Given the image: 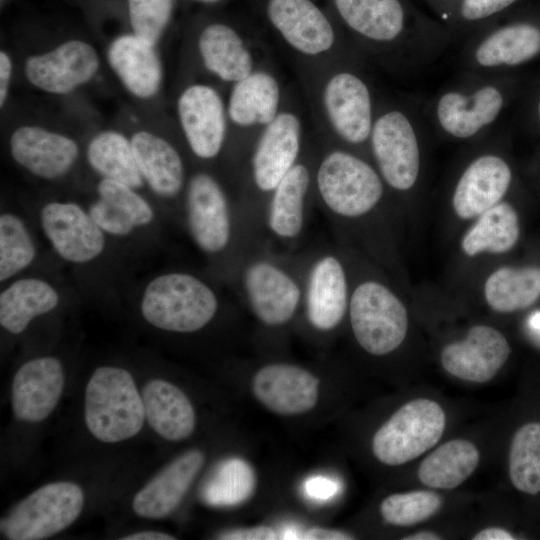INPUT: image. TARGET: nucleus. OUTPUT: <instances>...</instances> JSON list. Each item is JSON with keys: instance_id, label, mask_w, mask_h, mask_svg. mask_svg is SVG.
I'll use <instances>...</instances> for the list:
<instances>
[{"instance_id": "nucleus-1", "label": "nucleus", "mask_w": 540, "mask_h": 540, "mask_svg": "<svg viewBox=\"0 0 540 540\" xmlns=\"http://www.w3.org/2000/svg\"><path fill=\"white\" fill-rule=\"evenodd\" d=\"M347 27L364 41L388 49L397 69L413 78L454 43L444 25L411 0H333Z\"/></svg>"}, {"instance_id": "nucleus-2", "label": "nucleus", "mask_w": 540, "mask_h": 540, "mask_svg": "<svg viewBox=\"0 0 540 540\" xmlns=\"http://www.w3.org/2000/svg\"><path fill=\"white\" fill-rule=\"evenodd\" d=\"M515 90L510 73L460 71L423 104L424 117L429 128L448 140H477L498 124Z\"/></svg>"}, {"instance_id": "nucleus-3", "label": "nucleus", "mask_w": 540, "mask_h": 540, "mask_svg": "<svg viewBox=\"0 0 540 540\" xmlns=\"http://www.w3.org/2000/svg\"><path fill=\"white\" fill-rule=\"evenodd\" d=\"M426 128L423 104L415 99L376 115L369 143L377 170L391 189L408 192L417 186Z\"/></svg>"}, {"instance_id": "nucleus-4", "label": "nucleus", "mask_w": 540, "mask_h": 540, "mask_svg": "<svg viewBox=\"0 0 540 540\" xmlns=\"http://www.w3.org/2000/svg\"><path fill=\"white\" fill-rule=\"evenodd\" d=\"M219 309L215 290L184 271L157 275L143 290L140 311L152 326L169 332L192 333L207 326Z\"/></svg>"}, {"instance_id": "nucleus-5", "label": "nucleus", "mask_w": 540, "mask_h": 540, "mask_svg": "<svg viewBox=\"0 0 540 540\" xmlns=\"http://www.w3.org/2000/svg\"><path fill=\"white\" fill-rule=\"evenodd\" d=\"M84 418L89 432L101 442L116 443L138 434L145 412L132 375L120 367H98L85 389Z\"/></svg>"}, {"instance_id": "nucleus-6", "label": "nucleus", "mask_w": 540, "mask_h": 540, "mask_svg": "<svg viewBox=\"0 0 540 540\" xmlns=\"http://www.w3.org/2000/svg\"><path fill=\"white\" fill-rule=\"evenodd\" d=\"M511 12L461 42L460 71L505 74L540 55V22Z\"/></svg>"}, {"instance_id": "nucleus-7", "label": "nucleus", "mask_w": 540, "mask_h": 540, "mask_svg": "<svg viewBox=\"0 0 540 540\" xmlns=\"http://www.w3.org/2000/svg\"><path fill=\"white\" fill-rule=\"evenodd\" d=\"M240 287L256 319L268 327L286 325L303 305L304 274L271 254L255 253L244 260Z\"/></svg>"}, {"instance_id": "nucleus-8", "label": "nucleus", "mask_w": 540, "mask_h": 540, "mask_svg": "<svg viewBox=\"0 0 540 540\" xmlns=\"http://www.w3.org/2000/svg\"><path fill=\"white\" fill-rule=\"evenodd\" d=\"M316 182L326 211L342 219L367 215L384 195V181L378 170L345 150H334L323 158Z\"/></svg>"}, {"instance_id": "nucleus-9", "label": "nucleus", "mask_w": 540, "mask_h": 540, "mask_svg": "<svg viewBox=\"0 0 540 540\" xmlns=\"http://www.w3.org/2000/svg\"><path fill=\"white\" fill-rule=\"evenodd\" d=\"M348 312L354 337L369 354H389L406 337L408 314L404 304L377 280H365L355 286L350 293Z\"/></svg>"}, {"instance_id": "nucleus-10", "label": "nucleus", "mask_w": 540, "mask_h": 540, "mask_svg": "<svg viewBox=\"0 0 540 540\" xmlns=\"http://www.w3.org/2000/svg\"><path fill=\"white\" fill-rule=\"evenodd\" d=\"M443 408L434 400H411L376 431L372 452L376 459L389 466L412 461L437 444L445 429Z\"/></svg>"}, {"instance_id": "nucleus-11", "label": "nucleus", "mask_w": 540, "mask_h": 540, "mask_svg": "<svg viewBox=\"0 0 540 540\" xmlns=\"http://www.w3.org/2000/svg\"><path fill=\"white\" fill-rule=\"evenodd\" d=\"M83 505L79 485L69 481L49 483L29 494L1 519V532L10 540L48 538L70 526Z\"/></svg>"}, {"instance_id": "nucleus-12", "label": "nucleus", "mask_w": 540, "mask_h": 540, "mask_svg": "<svg viewBox=\"0 0 540 540\" xmlns=\"http://www.w3.org/2000/svg\"><path fill=\"white\" fill-rule=\"evenodd\" d=\"M185 215L195 245L210 256L224 253L233 239V216L227 195L210 174L198 172L188 181Z\"/></svg>"}, {"instance_id": "nucleus-13", "label": "nucleus", "mask_w": 540, "mask_h": 540, "mask_svg": "<svg viewBox=\"0 0 540 540\" xmlns=\"http://www.w3.org/2000/svg\"><path fill=\"white\" fill-rule=\"evenodd\" d=\"M40 225L53 250L66 262L85 264L105 250L106 234L76 202L46 203L40 210Z\"/></svg>"}, {"instance_id": "nucleus-14", "label": "nucleus", "mask_w": 540, "mask_h": 540, "mask_svg": "<svg viewBox=\"0 0 540 540\" xmlns=\"http://www.w3.org/2000/svg\"><path fill=\"white\" fill-rule=\"evenodd\" d=\"M348 277L341 259L333 252H321L304 272L303 308L311 327L320 332L335 329L349 307Z\"/></svg>"}, {"instance_id": "nucleus-15", "label": "nucleus", "mask_w": 540, "mask_h": 540, "mask_svg": "<svg viewBox=\"0 0 540 540\" xmlns=\"http://www.w3.org/2000/svg\"><path fill=\"white\" fill-rule=\"evenodd\" d=\"M99 67L96 49L86 41L72 39L44 53L29 56L24 72L37 89L66 95L88 83Z\"/></svg>"}, {"instance_id": "nucleus-16", "label": "nucleus", "mask_w": 540, "mask_h": 540, "mask_svg": "<svg viewBox=\"0 0 540 540\" xmlns=\"http://www.w3.org/2000/svg\"><path fill=\"white\" fill-rule=\"evenodd\" d=\"M513 180L511 165L496 149H485L464 166L452 193V206L462 219L478 217L507 194Z\"/></svg>"}, {"instance_id": "nucleus-17", "label": "nucleus", "mask_w": 540, "mask_h": 540, "mask_svg": "<svg viewBox=\"0 0 540 540\" xmlns=\"http://www.w3.org/2000/svg\"><path fill=\"white\" fill-rule=\"evenodd\" d=\"M328 118L337 135L352 146L369 142L376 115L367 82L358 74L342 71L332 76L324 90Z\"/></svg>"}, {"instance_id": "nucleus-18", "label": "nucleus", "mask_w": 540, "mask_h": 540, "mask_svg": "<svg viewBox=\"0 0 540 540\" xmlns=\"http://www.w3.org/2000/svg\"><path fill=\"white\" fill-rule=\"evenodd\" d=\"M511 349L505 336L488 325L471 327L462 340L446 345L440 354L450 375L473 383L493 379L506 363Z\"/></svg>"}, {"instance_id": "nucleus-19", "label": "nucleus", "mask_w": 540, "mask_h": 540, "mask_svg": "<svg viewBox=\"0 0 540 540\" xmlns=\"http://www.w3.org/2000/svg\"><path fill=\"white\" fill-rule=\"evenodd\" d=\"M9 151L19 166L45 180L66 175L79 156L74 139L36 125L16 128L9 139Z\"/></svg>"}, {"instance_id": "nucleus-20", "label": "nucleus", "mask_w": 540, "mask_h": 540, "mask_svg": "<svg viewBox=\"0 0 540 540\" xmlns=\"http://www.w3.org/2000/svg\"><path fill=\"white\" fill-rule=\"evenodd\" d=\"M252 392L264 407L275 414L299 415L317 404L319 379L300 366L271 363L254 374Z\"/></svg>"}, {"instance_id": "nucleus-21", "label": "nucleus", "mask_w": 540, "mask_h": 540, "mask_svg": "<svg viewBox=\"0 0 540 540\" xmlns=\"http://www.w3.org/2000/svg\"><path fill=\"white\" fill-rule=\"evenodd\" d=\"M177 112L194 155L206 160L215 158L226 131L224 106L217 91L204 84L187 87L178 98Z\"/></svg>"}, {"instance_id": "nucleus-22", "label": "nucleus", "mask_w": 540, "mask_h": 540, "mask_svg": "<svg viewBox=\"0 0 540 540\" xmlns=\"http://www.w3.org/2000/svg\"><path fill=\"white\" fill-rule=\"evenodd\" d=\"M65 374L62 363L52 356L34 358L15 373L11 402L17 419L36 423L46 419L58 404Z\"/></svg>"}, {"instance_id": "nucleus-23", "label": "nucleus", "mask_w": 540, "mask_h": 540, "mask_svg": "<svg viewBox=\"0 0 540 540\" xmlns=\"http://www.w3.org/2000/svg\"><path fill=\"white\" fill-rule=\"evenodd\" d=\"M300 139V122L294 114H278L267 124L252 156V178L260 192L271 194L296 164Z\"/></svg>"}, {"instance_id": "nucleus-24", "label": "nucleus", "mask_w": 540, "mask_h": 540, "mask_svg": "<svg viewBox=\"0 0 540 540\" xmlns=\"http://www.w3.org/2000/svg\"><path fill=\"white\" fill-rule=\"evenodd\" d=\"M205 461L199 449L184 452L163 468L134 497L133 511L142 518L160 519L181 503Z\"/></svg>"}, {"instance_id": "nucleus-25", "label": "nucleus", "mask_w": 540, "mask_h": 540, "mask_svg": "<svg viewBox=\"0 0 540 540\" xmlns=\"http://www.w3.org/2000/svg\"><path fill=\"white\" fill-rule=\"evenodd\" d=\"M106 55L111 69L131 95L150 99L158 93L163 68L155 44L134 33L123 34L109 44Z\"/></svg>"}, {"instance_id": "nucleus-26", "label": "nucleus", "mask_w": 540, "mask_h": 540, "mask_svg": "<svg viewBox=\"0 0 540 540\" xmlns=\"http://www.w3.org/2000/svg\"><path fill=\"white\" fill-rule=\"evenodd\" d=\"M267 11L284 39L304 54L322 53L335 42L332 25L311 0H269Z\"/></svg>"}, {"instance_id": "nucleus-27", "label": "nucleus", "mask_w": 540, "mask_h": 540, "mask_svg": "<svg viewBox=\"0 0 540 540\" xmlns=\"http://www.w3.org/2000/svg\"><path fill=\"white\" fill-rule=\"evenodd\" d=\"M309 185L307 166L296 163L270 194L264 220L268 232L276 240L291 243L302 235Z\"/></svg>"}, {"instance_id": "nucleus-28", "label": "nucleus", "mask_w": 540, "mask_h": 540, "mask_svg": "<svg viewBox=\"0 0 540 540\" xmlns=\"http://www.w3.org/2000/svg\"><path fill=\"white\" fill-rule=\"evenodd\" d=\"M130 139L144 182L160 197H176L185 180L183 161L176 148L147 130L135 132Z\"/></svg>"}, {"instance_id": "nucleus-29", "label": "nucleus", "mask_w": 540, "mask_h": 540, "mask_svg": "<svg viewBox=\"0 0 540 540\" xmlns=\"http://www.w3.org/2000/svg\"><path fill=\"white\" fill-rule=\"evenodd\" d=\"M145 418L152 429L169 441L188 438L196 426L194 408L185 395L174 384L153 379L142 389Z\"/></svg>"}, {"instance_id": "nucleus-30", "label": "nucleus", "mask_w": 540, "mask_h": 540, "mask_svg": "<svg viewBox=\"0 0 540 540\" xmlns=\"http://www.w3.org/2000/svg\"><path fill=\"white\" fill-rule=\"evenodd\" d=\"M59 302L58 291L46 280L17 279L0 293V325L11 334H20L33 319L53 311Z\"/></svg>"}, {"instance_id": "nucleus-31", "label": "nucleus", "mask_w": 540, "mask_h": 540, "mask_svg": "<svg viewBox=\"0 0 540 540\" xmlns=\"http://www.w3.org/2000/svg\"><path fill=\"white\" fill-rule=\"evenodd\" d=\"M205 67L224 81L237 82L252 73V57L240 36L221 23L208 25L198 39Z\"/></svg>"}, {"instance_id": "nucleus-32", "label": "nucleus", "mask_w": 540, "mask_h": 540, "mask_svg": "<svg viewBox=\"0 0 540 540\" xmlns=\"http://www.w3.org/2000/svg\"><path fill=\"white\" fill-rule=\"evenodd\" d=\"M477 447L465 439H453L433 450L418 468L420 482L434 489H453L468 479L479 465Z\"/></svg>"}, {"instance_id": "nucleus-33", "label": "nucleus", "mask_w": 540, "mask_h": 540, "mask_svg": "<svg viewBox=\"0 0 540 540\" xmlns=\"http://www.w3.org/2000/svg\"><path fill=\"white\" fill-rule=\"evenodd\" d=\"M90 167L101 178L116 180L135 189L144 186L131 139L116 130H103L94 135L86 149Z\"/></svg>"}, {"instance_id": "nucleus-34", "label": "nucleus", "mask_w": 540, "mask_h": 540, "mask_svg": "<svg viewBox=\"0 0 540 540\" xmlns=\"http://www.w3.org/2000/svg\"><path fill=\"white\" fill-rule=\"evenodd\" d=\"M279 86L266 72H254L237 81L232 89L228 112L237 125L269 124L276 116Z\"/></svg>"}, {"instance_id": "nucleus-35", "label": "nucleus", "mask_w": 540, "mask_h": 540, "mask_svg": "<svg viewBox=\"0 0 540 540\" xmlns=\"http://www.w3.org/2000/svg\"><path fill=\"white\" fill-rule=\"evenodd\" d=\"M521 0H424L454 41H464L504 16Z\"/></svg>"}, {"instance_id": "nucleus-36", "label": "nucleus", "mask_w": 540, "mask_h": 540, "mask_svg": "<svg viewBox=\"0 0 540 540\" xmlns=\"http://www.w3.org/2000/svg\"><path fill=\"white\" fill-rule=\"evenodd\" d=\"M484 296L491 309L511 313L533 305L540 297V267H501L486 280Z\"/></svg>"}, {"instance_id": "nucleus-37", "label": "nucleus", "mask_w": 540, "mask_h": 540, "mask_svg": "<svg viewBox=\"0 0 540 540\" xmlns=\"http://www.w3.org/2000/svg\"><path fill=\"white\" fill-rule=\"evenodd\" d=\"M478 217L462 239L461 246L466 255L472 257L485 251L504 253L516 244L519 221L510 203L501 201Z\"/></svg>"}, {"instance_id": "nucleus-38", "label": "nucleus", "mask_w": 540, "mask_h": 540, "mask_svg": "<svg viewBox=\"0 0 540 540\" xmlns=\"http://www.w3.org/2000/svg\"><path fill=\"white\" fill-rule=\"evenodd\" d=\"M255 487L253 467L242 458L231 457L211 471L201 488V498L213 507L237 506L253 495Z\"/></svg>"}, {"instance_id": "nucleus-39", "label": "nucleus", "mask_w": 540, "mask_h": 540, "mask_svg": "<svg viewBox=\"0 0 540 540\" xmlns=\"http://www.w3.org/2000/svg\"><path fill=\"white\" fill-rule=\"evenodd\" d=\"M509 477L513 486L523 493L540 492V423H526L513 435Z\"/></svg>"}, {"instance_id": "nucleus-40", "label": "nucleus", "mask_w": 540, "mask_h": 540, "mask_svg": "<svg viewBox=\"0 0 540 540\" xmlns=\"http://www.w3.org/2000/svg\"><path fill=\"white\" fill-rule=\"evenodd\" d=\"M37 246L24 220L10 212L0 216V281L5 282L29 267Z\"/></svg>"}, {"instance_id": "nucleus-41", "label": "nucleus", "mask_w": 540, "mask_h": 540, "mask_svg": "<svg viewBox=\"0 0 540 540\" xmlns=\"http://www.w3.org/2000/svg\"><path fill=\"white\" fill-rule=\"evenodd\" d=\"M441 497L429 490H414L387 496L380 504L385 522L394 526H412L432 517L441 507Z\"/></svg>"}, {"instance_id": "nucleus-42", "label": "nucleus", "mask_w": 540, "mask_h": 540, "mask_svg": "<svg viewBox=\"0 0 540 540\" xmlns=\"http://www.w3.org/2000/svg\"><path fill=\"white\" fill-rule=\"evenodd\" d=\"M132 33L157 45L173 10V0H128Z\"/></svg>"}, {"instance_id": "nucleus-43", "label": "nucleus", "mask_w": 540, "mask_h": 540, "mask_svg": "<svg viewBox=\"0 0 540 540\" xmlns=\"http://www.w3.org/2000/svg\"><path fill=\"white\" fill-rule=\"evenodd\" d=\"M125 183L101 178L97 184L98 197L108 201L132 221L136 228L152 223L155 214L150 203Z\"/></svg>"}, {"instance_id": "nucleus-44", "label": "nucleus", "mask_w": 540, "mask_h": 540, "mask_svg": "<svg viewBox=\"0 0 540 540\" xmlns=\"http://www.w3.org/2000/svg\"><path fill=\"white\" fill-rule=\"evenodd\" d=\"M87 210L99 228L110 236L126 237L136 228L128 216L100 197Z\"/></svg>"}, {"instance_id": "nucleus-45", "label": "nucleus", "mask_w": 540, "mask_h": 540, "mask_svg": "<svg viewBox=\"0 0 540 540\" xmlns=\"http://www.w3.org/2000/svg\"><path fill=\"white\" fill-rule=\"evenodd\" d=\"M219 539L226 540H273L280 538L269 526H256L245 529H234L221 533Z\"/></svg>"}, {"instance_id": "nucleus-46", "label": "nucleus", "mask_w": 540, "mask_h": 540, "mask_svg": "<svg viewBox=\"0 0 540 540\" xmlns=\"http://www.w3.org/2000/svg\"><path fill=\"white\" fill-rule=\"evenodd\" d=\"M306 494L316 500H327L338 491V484L331 478L315 476L307 479L304 486Z\"/></svg>"}, {"instance_id": "nucleus-47", "label": "nucleus", "mask_w": 540, "mask_h": 540, "mask_svg": "<svg viewBox=\"0 0 540 540\" xmlns=\"http://www.w3.org/2000/svg\"><path fill=\"white\" fill-rule=\"evenodd\" d=\"M13 64L10 55L1 50L0 52V106L3 108L9 94L12 80Z\"/></svg>"}, {"instance_id": "nucleus-48", "label": "nucleus", "mask_w": 540, "mask_h": 540, "mask_svg": "<svg viewBox=\"0 0 540 540\" xmlns=\"http://www.w3.org/2000/svg\"><path fill=\"white\" fill-rule=\"evenodd\" d=\"M298 539L307 540H349L354 537L344 531L313 527L300 532Z\"/></svg>"}, {"instance_id": "nucleus-49", "label": "nucleus", "mask_w": 540, "mask_h": 540, "mask_svg": "<svg viewBox=\"0 0 540 540\" xmlns=\"http://www.w3.org/2000/svg\"><path fill=\"white\" fill-rule=\"evenodd\" d=\"M474 540H513V535L499 527L485 528L473 537Z\"/></svg>"}, {"instance_id": "nucleus-50", "label": "nucleus", "mask_w": 540, "mask_h": 540, "mask_svg": "<svg viewBox=\"0 0 540 540\" xmlns=\"http://www.w3.org/2000/svg\"><path fill=\"white\" fill-rule=\"evenodd\" d=\"M122 540H174L176 539L170 534L159 531H142L136 532L121 538Z\"/></svg>"}, {"instance_id": "nucleus-51", "label": "nucleus", "mask_w": 540, "mask_h": 540, "mask_svg": "<svg viewBox=\"0 0 540 540\" xmlns=\"http://www.w3.org/2000/svg\"><path fill=\"white\" fill-rule=\"evenodd\" d=\"M404 540H438L441 539V537L431 531H420L416 532L414 534L408 535L403 538Z\"/></svg>"}, {"instance_id": "nucleus-52", "label": "nucleus", "mask_w": 540, "mask_h": 540, "mask_svg": "<svg viewBox=\"0 0 540 540\" xmlns=\"http://www.w3.org/2000/svg\"><path fill=\"white\" fill-rule=\"evenodd\" d=\"M529 328L540 336V311L533 312L528 318Z\"/></svg>"}, {"instance_id": "nucleus-53", "label": "nucleus", "mask_w": 540, "mask_h": 540, "mask_svg": "<svg viewBox=\"0 0 540 540\" xmlns=\"http://www.w3.org/2000/svg\"><path fill=\"white\" fill-rule=\"evenodd\" d=\"M532 118L535 125L540 128V92L537 94L533 103Z\"/></svg>"}, {"instance_id": "nucleus-54", "label": "nucleus", "mask_w": 540, "mask_h": 540, "mask_svg": "<svg viewBox=\"0 0 540 540\" xmlns=\"http://www.w3.org/2000/svg\"><path fill=\"white\" fill-rule=\"evenodd\" d=\"M200 2H204V3H214V2H217L219 0H198Z\"/></svg>"}]
</instances>
